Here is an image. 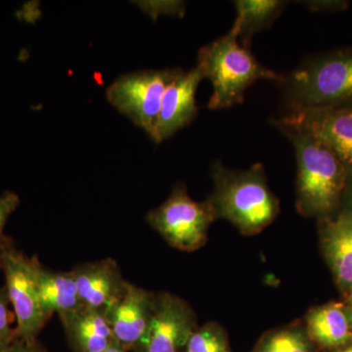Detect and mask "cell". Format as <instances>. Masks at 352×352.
Here are the masks:
<instances>
[{
    "label": "cell",
    "mask_w": 352,
    "mask_h": 352,
    "mask_svg": "<svg viewBox=\"0 0 352 352\" xmlns=\"http://www.w3.org/2000/svg\"><path fill=\"white\" fill-rule=\"evenodd\" d=\"M272 124L295 149L296 206L302 214L331 219L340 212L349 173L332 151L307 132L274 119Z\"/></svg>",
    "instance_id": "cell-1"
},
{
    "label": "cell",
    "mask_w": 352,
    "mask_h": 352,
    "mask_svg": "<svg viewBox=\"0 0 352 352\" xmlns=\"http://www.w3.org/2000/svg\"><path fill=\"white\" fill-rule=\"evenodd\" d=\"M287 113L324 110L352 104V47L305 60L277 82Z\"/></svg>",
    "instance_id": "cell-2"
},
{
    "label": "cell",
    "mask_w": 352,
    "mask_h": 352,
    "mask_svg": "<svg viewBox=\"0 0 352 352\" xmlns=\"http://www.w3.org/2000/svg\"><path fill=\"white\" fill-rule=\"evenodd\" d=\"M196 67L214 88L208 103L210 110L239 105L244 102L248 88L254 82L259 80L279 82L282 78L259 63L251 51L239 43L232 29L199 50Z\"/></svg>",
    "instance_id": "cell-3"
},
{
    "label": "cell",
    "mask_w": 352,
    "mask_h": 352,
    "mask_svg": "<svg viewBox=\"0 0 352 352\" xmlns=\"http://www.w3.org/2000/svg\"><path fill=\"white\" fill-rule=\"evenodd\" d=\"M212 176L215 189L208 201L217 217L228 219L241 232L258 233L277 217L279 205L261 164L242 171L227 170L217 162Z\"/></svg>",
    "instance_id": "cell-4"
},
{
    "label": "cell",
    "mask_w": 352,
    "mask_h": 352,
    "mask_svg": "<svg viewBox=\"0 0 352 352\" xmlns=\"http://www.w3.org/2000/svg\"><path fill=\"white\" fill-rule=\"evenodd\" d=\"M38 258H28L7 239L0 251V270L6 277V289L15 315V340L36 342L47 319L39 305L36 286Z\"/></svg>",
    "instance_id": "cell-5"
},
{
    "label": "cell",
    "mask_w": 352,
    "mask_h": 352,
    "mask_svg": "<svg viewBox=\"0 0 352 352\" xmlns=\"http://www.w3.org/2000/svg\"><path fill=\"white\" fill-rule=\"evenodd\" d=\"M217 219L210 201H194L184 185H176L168 200L147 215L148 221L166 242L184 252L205 244L208 227Z\"/></svg>",
    "instance_id": "cell-6"
},
{
    "label": "cell",
    "mask_w": 352,
    "mask_h": 352,
    "mask_svg": "<svg viewBox=\"0 0 352 352\" xmlns=\"http://www.w3.org/2000/svg\"><path fill=\"white\" fill-rule=\"evenodd\" d=\"M176 69H148L120 76L108 87V101L150 138L156 126L164 92Z\"/></svg>",
    "instance_id": "cell-7"
},
{
    "label": "cell",
    "mask_w": 352,
    "mask_h": 352,
    "mask_svg": "<svg viewBox=\"0 0 352 352\" xmlns=\"http://www.w3.org/2000/svg\"><path fill=\"white\" fill-rule=\"evenodd\" d=\"M327 146L352 175V104L342 107L288 113L280 118Z\"/></svg>",
    "instance_id": "cell-8"
},
{
    "label": "cell",
    "mask_w": 352,
    "mask_h": 352,
    "mask_svg": "<svg viewBox=\"0 0 352 352\" xmlns=\"http://www.w3.org/2000/svg\"><path fill=\"white\" fill-rule=\"evenodd\" d=\"M195 315L182 298L156 296L154 312L140 346L144 352H177L195 332Z\"/></svg>",
    "instance_id": "cell-9"
},
{
    "label": "cell",
    "mask_w": 352,
    "mask_h": 352,
    "mask_svg": "<svg viewBox=\"0 0 352 352\" xmlns=\"http://www.w3.org/2000/svg\"><path fill=\"white\" fill-rule=\"evenodd\" d=\"M201 80L203 76L197 67L189 72L176 69L164 92L156 126L150 136L155 142H163L195 119L198 115L196 94Z\"/></svg>",
    "instance_id": "cell-10"
},
{
    "label": "cell",
    "mask_w": 352,
    "mask_h": 352,
    "mask_svg": "<svg viewBox=\"0 0 352 352\" xmlns=\"http://www.w3.org/2000/svg\"><path fill=\"white\" fill-rule=\"evenodd\" d=\"M156 296L126 282L122 296L106 314L113 337L124 351L140 346L154 312Z\"/></svg>",
    "instance_id": "cell-11"
},
{
    "label": "cell",
    "mask_w": 352,
    "mask_h": 352,
    "mask_svg": "<svg viewBox=\"0 0 352 352\" xmlns=\"http://www.w3.org/2000/svg\"><path fill=\"white\" fill-rule=\"evenodd\" d=\"M71 272L80 302L85 307L107 311L126 288L127 281L113 258L78 264Z\"/></svg>",
    "instance_id": "cell-12"
},
{
    "label": "cell",
    "mask_w": 352,
    "mask_h": 352,
    "mask_svg": "<svg viewBox=\"0 0 352 352\" xmlns=\"http://www.w3.org/2000/svg\"><path fill=\"white\" fill-rule=\"evenodd\" d=\"M59 318L75 352H104L117 342L106 310L82 305Z\"/></svg>",
    "instance_id": "cell-13"
},
{
    "label": "cell",
    "mask_w": 352,
    "mask_h": 352,
    "mask_svg": "<svg viewBox=\"0 0 352 352\" xmlns=\"http://www.w3.org/2000/svg\"><path fill=\"white\" fill-rule=\"evenodd\" d=\"M324 252L340 288L352 285V212L342 208L337 215L323 219Z\"/></svg>",
    "instance_id": "cell-14"
},
{
    "label": "cell",
    "mask_w": 352,
    "mask_h": 352,
    "mask_svg": "<svg viewBox=\"0 0 352 352\" xmlns=\"http://www.w3.org/2000/svg\"><path fill=\"white\" fill-rule=\"evenodd\" d=\"M36 286L39 305L47 320L54 314L60 316L83 305L71 271L48 270L38 263Z\"/></svg>",
    "instance_id": "cell-15"
},
{
    "label": "cell",
    "mask_w": 352,
    "mask_h": 352,
    "mask_svg": "<svg viewBox=\"0 0 352 352\" xmlns=\"http://www.w3.org/2000/svg\"><path fill=\"white\" fill-rule=\"evenodd\" d=\"M310 339L325 347L344 346L352 336L349 312L340 303L333 302L314 308L307 319Z\"/></svg>",
    "instance_id": "cell-16"
},
{
    "label": "cell",
    "mask_w": 352,
    "mask_h": 352,
    "mask_svg": "<svg viewBox=\"0 0 352 352\" xmlns=\"http://www.w3.org/2000/svg\"><path fill=\"white\" fill-rule=\"evenodd\" d=\"M236 19L231 29L239 43L250 50L252 36L274 24L283 12L287 1L281 0H237L234 1Z\"/></svg>",
    "instance_id": "cell-17"
},
{
    "label": "cell",
    "mask_w": 352,
    "mask_h": 352,
    "mask_svg": "<svg viewBox=\"0 0 352 352\" xmlns=\"http://www.w3.org/2000/svg\"><path fill=\"white\" fill-rule=\"evenodd\" d=\"M258 352H312L302 333L282 330L271 333L261 342Z\"/></svg>",
    "instance_id": "cell-18"
},
{
    "label": "cell",
    "mask_w": 352,
    "mask_h": 352,
    "mask_svg": "<svg viewBox=\"0 0 352 352\" xmlns=\"http://www.w3.org/2000/svg\"><path fill=\"white\" fill-rule=\"evenodd\" d=\"M187 352H230L226 336L217 326L195 330L187 342Z\"/></svg>",
    "instance_id": "cell-19"
},
{
    "label": "cell",
    "mask_w": 352,
    "mask_h": 352,
    "mask_svg": "<svg viewBox=\"0 0 352 352\" xmlns=\"http://www.w3.org/2000/svg\"><path fill=\"white\" fill-rule=\"evenodd\" d=\"M10 307L6 287L0 288V352L15 340V328L12 327V323L16 319Z\"/></svg>",
    "instance_id": "cell-20"
},
{
    "label": "cell",
    "mask_w": 352,
    "mask_h": 352,
    "mask_svg": "<svg viewBox=\"0 0 352 352\" xmlns=\"http://www.w3.org/2000/svg\"><path fill=\"white\" fill-rule=\"evenodd\" d=\"M20 205V198L14 192L6 191L0 195V251L8 238L4 235V227L9 217Z\"/></svg>",
    "instance_id": "cell-21"
},
{
    "label": "cell",
    "mask_w": 352,
    "mask_h": 352,
    "mask_svg": "<svg viewBox=\"0 0 352 352\" xmlns=\"http://www.w3.org/2000/svg\"><path fill=\"white\" fill-rule=\"evenodd\" d=\"M303 3L310 11L322 13L342 12L349 6V2L344 0H311Z\"/></svg>",
    "instance_id": "cell-22"
},
{
    "label": "cell",
    "mask_w": 352,
    "mask_h": 352,
    "mask_svg": "<svg viewBox=\"0 0 352 352\" xmlns=\"http://www.w3.org/2000/svg\"><path fill=\"white\" fill-rule=\"evenodd\" d=\"M1 352H45L38 346V342H27L22 340H14L7 349Z\"/></svg>",
    "instance_id": "cell-23"
},
{
    "label": "cell",
    "mask_w": 352,
    "mask_h": 352,
    "mask_svg": "<svg viewBox=\"0 0 352 352\" xmlns=\"http://www.w3.org/2000/svg\"><path fill=\"white\" fill-rule=\"evenodd\" d=\"M342 208L352 212V175L349 176L346 192L342 199Z\"/></svg>",
    "instance_id": "cell-24"
},
{
    "label": "cell",
    "mask_w": 352,
    "mask_h": 352,
    "mask_svg": "<svg viewBox=\"0 0 352 352\" xmlns=\"http://www.w3.org/2000/svg\"><path fill=\"white\" fill-rule=\"evenodd\" d=\"M104 352H126V351H124V347L120 346V344H118L117 342H115L112 346L109 347V349H106V351Z\"/></svg>",
    "instance_id": "cell-25"
},
{
    "label": "cell",
    "mask_w": 352,
    "mask_h": 352,
    "mask_svg": "<svg viewBox=\"0 0 352 352\" xmlns=\"http://www.w3.org/2000/svg\"><path fill=\"white\" fill-rule=\"evenodd\" d=\"M351 308H349V319H351V326H352V300H351Z\"/></svg>",
    "instance_id": "cell-26"
},
{
    "label": "cell",
    "mask_w": 352,
    "mask_h": 352,
    "mask_svg": "<svg viewBox=\"0 0 352 352\" xmlns=\"http://www.w3.org/2000/svg\"><path fill=\"white\" fill-rule=\"evenodd\" d=\"M340 352H352V346L347 347V349H344V351Z\"/></svg>",
    "instance_id": "cell-27"
},
{
    "label": "cell",
    "mask_w": 352,
    "mask_h": 352,
    "mask_svg": "<svg viewBox=\"0 0 352 352\" xmlns=\"http://www.w3.org/2000/svg\"><path fill=\"white\" fill-rule=\"evenodd\" d=\"M349 300H352V285L351 289H349Z\"/></svg>",
    "instance_id": "cell-28"
}]
</instances>
